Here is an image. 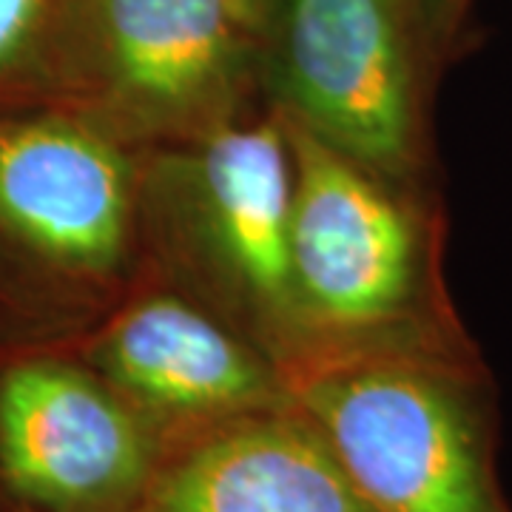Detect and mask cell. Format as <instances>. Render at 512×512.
I'll return each instance as SVG.
<instances>
[{"label": "cell", "mask_w": 512, "mask_h": 512, "mask_svg": "<svg viewBox=\"0 0 512 512\" xmlns=\"http://www.w3.org/2000/svg\"><path fill=\"white\" fill-rule=\"evenodd\" d=\"M259 0H63L29 106L92 117L140 148L262 109Z\"/></svg>", "instance_id": "4"}, {"label": "cell", "mask_w": 512, "mask_h": 512, "mask_svg": "<svg viewBox=\"0 0 512 512\" xmlns=\"http://www.w3.org/2000/svg\"><path fill=\"white\" fill-rule=\"evenodd\" d=\"M293 151L291 268L305 367L365 353L476 356L444 282L433 183L382 174L285 120Z\"/></svg>", "instance_id": "1"}, {"label": "cell", "mask_w": 512, "mask_h": 512, "mask_svg": "<svg viewBox=\"0 0 512 512\" xmlns=\"http://www.w3.org/2000/svg\"><path fill=\"white\" fill-rule=\"evenodd\" d=\"M421 9H424V18L430 26V35L436 40L439 55L444 57V63H450L461 46L473 0H421Z\"/></svg>", "instance_id": "11"}, {"label": "cell", "mask_w": 512, "mask_h": 512, "mask_svg": "<svg viewBox=\"0 0 512 512\" xmlns=\"http://www.w3.org/2000/svg\"><path fill=\"white\" fill-rule=\"evenodd\" d=\"M291 208V137L268 106L194 140L148 148L146 276L220 313L285 376L305 350Z\"/></svg>", "instance_id": "3"}, {"label": "cell", "mask_w": 512, "mask_h": 512, "mask_svg": "<svg viewBox=\"0 0 512 512\" xmlns=\"http://www.w3.org/2000/svg\"><path fill=\"white\" fill-rule=\"evenodd\" d=\"M163 433L60 345L0 339V498L32 512H134Z\"/></svg>", "instance_id": "7"}, {"label": "cell", "mask_w": 512, "mask_h": 512, "mask_svg": "<svg viewBox=\"0 0 512 512\" xmlns=\"http://www.w3.org/2000/svg\"><path fill=\"white\" fill-rule=\"evenodd\" d=\"M256 63L282 120L382 174L433 183L444 57L421 0H259Z\"/></svg>", "instance_id": "6"}, {"label": "cell", "mask_w": 512, "mask_h": 512, "mask_svg": "<svg viewBox=\"0 0 512 512\" xmlns=\"http://www.w3.org/2000/svg\"><path fill=\"white\" fill-rule=\"evenodd\" d=\"M63 0H0V109L35 100Z\"/></svg>", "instance_id": "10"}, {"label": "cell", "mask_w": 512, "mask_h": 512, "mask_svg": "<svg viewBox=\"0 0 512 512\" xmlns=\"http://www.w3.org/2000/svg\"><path fill=\"white\" fill-rule=\"evenodd\" d=\"M0 512H32V510H23V507H18V504H12V501H3V498H0Z\"/></svg>", "instance_id": "12"}, {"label": "cell", "mask_w": 512, "mask_h": 512, "mask_svg": "<svg viewBox=\"0 0 512 512\" xmlns=\"http://www.w3.org/2000/svg\"><path fill=\"white\" fill-rule=\"evenodd\" d=\"M291 390L376 512H512L481 353L345 356Z\"/></svg>", "instance_id": "5"}, {"label": "cell", "mask_w": 512, "mask_h": 512, "mask_svg": "<svg viewBox=\"0 0 512 512\" xmlns=\"http://www.w3.org/2000/svg\"><path fill=\"white\" fill-rule=\"evenodd\" d=\"M35 342L83 359L165 441L296 404L288 376L268 350L157 276H143L92 322Z\"/></svg>", "instance_id": "8"}, {"label": "cell", "mask_w": 512, "mask_h": 512, "mask_svg": "<svg viewBox=\"0 0 512 512\" xmlns=\"http://www.w3.org/2000/svg\"><path fill=\"white\" fill-rule=\"evenodd\" d=\"M146 154L60 106L0 109V339H55L146 276Z\"/></svg>", "instance_id": "2"}, {"label": "cell", "mask_w": 512, "mask_h": 512, "mask_svg": "<svg viewBox=\"0 0 512 512\" xmlns=\"http://www.w3.org/2000/svg\"><path fill=\"white\" fill-rule=\"evenodd\" d=\"M134 512H376L299 404L165 441Z\"/></svg>", "instance_id": "9"}]
</instances>
